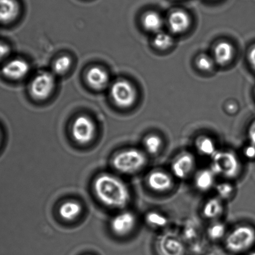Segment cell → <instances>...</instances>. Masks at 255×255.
I'll return each instance as SVG.
<instances>
[{
  "label": "cell",
  "mask_w": 255,
  "mask_h": 255,
  "mask_svg": "<svg viewBox=\"0 0 255 255\" xmlns=\"http://www.w3.org/2000/svg\"><path fill=\"white\" fill-rule=\"evenodd\" d=\"M96 197L103 204L113 209H123L129 203L130 193L125 182L112 174H103L93 185Z\"/></svg>",
  "instance_id": "cell-1"
},
{
  "label": "cell",
  "mask_w": 255,
  "mask_h": 255,
  "mask_svg": "<svg viewBox=\"0 0 255 255\" xmlns=\"http://www.w3.org/2000/svg\"><path fill=\"white\" fill-rule=\"evenodd\" d=\"M210 169L216 175L234 179L241 171V163L235 153L229 150H217L212 157Z\"/></svg>",
  "instance_id": "cell-2"
},
{
  "label": "cell",
  "mask_w": 255,
  "mask_h": 255,
  "mask_svg": "<svg viewBox=\"0 0 255 255\" xmlns=\"http://www.w3.org/2000/svg\"><path fill=\"white\" fill-rule=\"evenodd\" d=\"M147 159L142 151L136 148H128L121 151L115 156L113 165L117 171L131 174L140 171L145 167Z\"/></svg>",
  "instance_id": "cell-3"
},
{
  "label": "cell",
  "mask_w": 255,
  "mask_h": 255,
  "mask_svg": "<svg viewBox=\"0 0 255 255\" xmlns=\"http://www.w3.org/2000/svg\"><path fill=\"white\" fill-rule=\"evenodd\" d=\"M225 247L234 254L243 253L255 244V229L244 225L235 228L225 238Z\"/></svg>",
  "instance_id": "cell-4"
},
{
  "label": "cell",
  "mask_w": 255,
  "mask_h": 255,
  "mask_svg": "<svg viewBox=\"0 0 255 255\" xmlns=\"http://www.w3.org/2000/svg\"><path fill=\"white\" fill-rule=\"evenodd\" d=\"M110 93L114 103L121 108H128L133 106L137 96L133 84L125 79H120L114 83Z\"/></svg>",
  "instance_id": "cell-5"
},
{
  "label": "cell",
  "mask_w": 255,
  "mask_h": 255,
  "mask_svg": "<svg viewBox=\"0 0 255 255\" xmlns=\"http://www.w3.org/2000/svg\"><path fill=\"white\" fill-rule=\"evenodd\" d=\"M96 125L90 118L80 116L74 121L71 128L72 136L75 142L80 145H87L94 139Z\"/></svg>",
  "instance_id": "cell-6"
},
{
  "label": "cell",
  "mask_w": 255,
  "mask_h": 255,
  "mask_svg": "<svg viewBox=\"0 0 255 255\" xmlns=\"http://www.w3.org/2000/svg\"><path fill=\"white\" fill-rule=\"evenodd\" d=\"M55 87L54 76L48 72H43L34 77L30 84L29 91L34 99L43 101L49 98Z\"/></svg>",
  "instance_id": "cell-7"
},
{
  "label": "cell",
  "mask_w": 255,
  "mask_h": 255,
  "mask_svg": "<svg viewBox=\"0 0 255 255\" xmlns=\"http://www.w3.org/2000/svg\"><path fill=\"white\" fill-rule=\"evenodd\" d=\"M157 248L160 255H184L185 252L182 240L172 234H163L158 238Z\"/></svg>",
  "instance_id": "cell-8"
},
{
  "label": "cell",
  "mask_w": 255,
  "mask_h": 255,
  "mask_svg": "<svg viewBox=\"0 0 255 255\" xmlns=\"http://www.w3.org/2000/svg\"><path fill=\"white\" fill-rule=\"evenodd\" d=\"M137 219L134 214L130 212H124L116 215L111 222L113 232L117 236L125 237L134 229Z\"/></svg>",
  "instance_id": "cell-9"
},
{
  "label": "cell",
  "mask_w": 255,
  "mask_h": 255,
  "mask_svg": "<svg viewBox=\"0 0 255 255\" xmlns=\"http://www.w3.org/2000/svg\"><path fill=\"white\" fill-rule=\"evenodd\" d=\"M195 166V160L194 155L189 152H182L172 161V172L177 179L184 180L191 174Z\"/></svg>",
  "instance_id": "cell-10"
},
{
  "label": "cell",
  "mask_w": 255,
  "mask_h": 255,
  "mask_svg": "<svg viewBox=\"0 0 255 255\" xmlns=\"http://www.w3.org/2000/svg\"><path fill=\"white\" fill-rule=\"evenodd\" d=\"M30 68L23 59H13L7 62L1 68V73L6 78L18 81L28 75Z\"/></svg>",
  "instance_id": "cell-11"
},
{
  "label": "cell",
  "mask_w": 255,
  "mask_h": 255,
  "mask_svg": "<svg viewBox=\"0 0 255 255\" xmlns=\"http://www.w3.org/2000/svg\"><path fill=\"white\" fill-rule=\"evenodd\" d=\"M146 182L149 189L156 192H165L174 185L172 177L163 170H157L147 175Z\"/></svg>",
  "instance_id": "cell-12"
},
{
  "label": "cell",
  "mask_w": 255,
  "mask_h": 255,
  "mask_svg": "<svg viewBox=\"0 0 255 255\" xmlns=\"http://www.w3.org/2000/svg\"><path fill=\"white\" fill-rule=\"evenodd\" d=\"M170 30L175 34H181L188 30L191 24L189 14L182 9H175L170 13L167 19Z\"/></svg>",
  "instance_id": "cell-13"
},
{
  "label": "cell",
  "mask_w": 255,
  "mask_h": 255,
  "mask_svg": "<svg viewBox=\"0 0 255 255\" xmlns=\"http://www.w3.org/2000/svg\"><path fill=\"white\" fill-rule=\"evenodd\" d=\"M86 78L89 85L96 90H102L106 88L110 81L107 71L99 66H94L89 69Z\"/></svg>",
  "instance_id": "cell-14"
},
{
  "label": "cell",
  "mask_w": 255,
  "mask_h": 255,
  "mask_svg": "<svg viewBox=\"0 0 255 255\" xmlns=\"http://www.w3.org/2000/svg\"><path fill=\"white\" fill-rule=\"evenodd\" d=\"M19 13L16 0H0V24H8L15 20Z\"/></svg>",
  "instance_id": "cell-15"
},
{
  "label": "cell",
  "mask_w": 255,
  "mask_h": 255,
  "mask_svg": "<svg viewBox=\"0 0 255 255\" xmlns=\"http://www.w3.org/2000/svg\"><path fill=\"white\" fill-rule=\"evenodd\" d=\"M234 48L229 42H219L214 49V60L220 66H225L232 60Z\"/></svg>",
  "instance_id": "cell-16"
},
{
  "label": "cell",
  "mask_w": 255,
  "mask_h": 255,
  "mask_svg": "<svg viewBox=\"0 0 255 255\" xmlns=\"http://www.w3.org/2000/svg\"><path fill=\"white\" fill-rule=\"evenodd\" d=\"M216 175L211 169H202L197 172L194 179L195 187L200 191L207 192L215 185Z\"/></svg>",
  "instance_id": "cell-17"
},
{
  "label": "cell",
  "mask_w": 255,
  "mask_h": 255,
  "mask_svg": "<svg viewBox=\"0 0 255 255\" xmlns=\"http://www.w3.org/2000/svg\"><path fill=\"white\" fill-rule=\"evenodd\" d=\"M224 205L219 197L210 198L205 203L202 209L203 215L209 220L220 217L224 212Z\"/></svg>",
  "instance_id": "cell-18"
},
{
  "label": "cell",
  "mask_w": 255,
  "mask_h": 255,
  "mask_svg": "<svg viewBox=\"0 0 255 255\" xmlns=\"http://www.w3.org/2000/svg\"><path fill=\"white\" fill-rule=\"evenodd\" d=\"M83 211V207L75 201H67L59 207V214L66 221H73L79 217Z\"/></svg>",
  "instance_id": "cell-19"
},
{
  "label": "cell",
  "mask_w": 255,
  "mask_h": 255,
  "mask_svg": "<svg viewBox=\"0 0 255 255\" xmlns=\"http://www.w3.org/2000/svg\"><path fill=\"white\" fill-rule=\"evenodd\" d=\"M142 24L145 30L157 33L163 26V19L157 12L149 11L143 14Z\"/></svg>",
  "instance_id": "cell-20"
},
{
  "label": "cell",
  "mask_w": 255,
  "mask_h": 255,
  "mask_svg": "<svg viewBox=\"0 0 255 255\" xmlns=\"http://www.w3.org/2000/svg\"><path fill=\"white\" fill-rule=\"evenodd\" d=\"M195 147L200 154L212 157L217 152L216 144L211 137L206 135L199 136L195 141Z\"/></svg>",
  "instance_id": "cell-21"
},
{
  "label": "cell",
  "mask_w": 255,
  "mask_h": 255,
  "mask_svg": "<svg viewBox=\"0 0 255 255\" xmlns=\"http://www.w3.org/2000/svg\"><path fill=\"white\" fill-rule=\"evenodd\" d=\"M143 146L146 152L150 155H155L162 149L163 140L159 135L152 133L144 138Z\"/></svg>",
  "instance_id": "cell-22"
},
{
  "label": "cell",
  "mask_w": 255,
  "mask_h": 255,
  "mask_svg": "<svg viewBox=\"0 0 255 255\" xmlns=\"http://www.w3.org/2000/svg\"><path fill=\"white\" fill-rule=\"evenodd\" d=\"M174 44V39L169 34L158 32L153 39V45L159 50H167Z\"/></svg>",
  "instance_id": "cell-23"
},
{
  "label": "cell",
  "mask_w": 255,
  "mask_h": 255,
  "mask_svg": "<svg viewBox=\"0 0 255 255\" xmlns=\"http://www.w3.org/2000/svg\"><path fill=\"white\" fill-rule=\"evenodd\" d=\"M145 221L150 226L156 228L164 227L168 224V219L164 215L155 211L147 213Z\"/></svg>",
  "instance_id": "cell-24"
},
{
  "label": "cell",
  "mask_w": 255,
  "mask_h": 255,
  "mask_svg": "<svg viewBox=\"0 0 255 255\" xmlns=\"http://www.w3.org/2000/svg\"><path fill=\"white\" fill-rule=\"evenodd\" d=\"M71 59L68 56H62L56 59L53 64V69L54 73L58 75H63L70 69Z\"/></svg>",
  "instance_id": "cell-25"
},
{
  "label": "cell",
  "mask_w": 255,
  "mask_h": 255,
  "mask_svg": "<svg viewBox=\"0 0 255 255\" xmlns=\"http://www.w3.org/2000/svg\"><path fill=\"white\" fill-rule=\"evenodd\" d=\"M226 234V226L221 222H215L210 225L207 229V235L212 240L222 239Z\"/></svg>",
  "instance_id": "cell-26"
},
{
  "label": "cell",
  "mask_w": 255,
  "mask_h": 255,
  "mask_svg": "<svg viewBox=\"0 0 255 255\" xmlns=\"http://www.w3.org/2000/svg\"><path fill=\"white\" fill-rule=\"evenodd\" d=\"M215 191L220 199H227L232 196L234 192V187L229 182H221L215 186Z\"/></svg>",
  "instance_id": "cell-27"
},
{
  "label": "cell",
  "mask_w": 255,
  "mask_h": 255,
  "mask_svg": "<svg viewBox=\"0 0 255 255\" xmlns=\"http://www.w3.org/2000/svg\"><path fill=\"white\" fill-rule=\"evenodd\" d=\"M214 60L206 54H200L197 57L195 64L198 68L202 71H210L214 66Z\"/></svg>",
  "instance_id": "cell-28"
},
{
  "label": "cell",
  "mask_w": 255,
  "mask_h": 255,
  "mask_svg": "<svg viewBox=\"0 0 255 255\" xmlns=\"http://www.w3.org/2000/svg\"><path fill=\"white\" fill-rule=\"evenodd\" d=\"M10 47L8 44L0 41V62L4 60L10 53Z\"/></svg>",
  "instance_id": "cell-29"
},
{
  "label": "cell",
  "mask_w": 255,
  "mask_h": 255,
  "mask_svg": "<svg viewBox=\"0 0 255 255\" xmlns=\"http://www.w3.org/2000/svg\"><path fill=\"white\" fill-rule=\"evenodd\" d=\"M245 157L249 159H254L255 158V145L250 144L245 147L244 151Z\"/></svg>",
  "instance_id": "cell-30"
},
{
  "label": "cell",
  "mask_w": 255,
  "mask_h": 255,
  "mask_svg": "<svg viewBox=\"0 0 255 255\" xmlns=\"http://www.w3.org/2000/svg\"><path fill=\"white\" fill-rule=\"evenodd\" d=\"M248 137H249L250 144L255 145V121L250 126L248 130Z\"/></svg>",
  "instance_id": "cell-31"
},
{
  "label": "cell",
  "mask_w": 255,
  "mask_h": 255,
  "mask_svg": "<svg viewBox=\"0 0 255 255\" xmlns=\"http://www.w3.org/2000/svg\"><path fill=\"white\" fill-rule=\"evenodd\" d=\"M248 59H249L250 66L255 70V45L250 48L249 54H248Z\"/></svg>",
  "instance_id": "cell-32"
},
{
  "label": "cell",
  "mask_w": 255,
  "mask_h": 255,
  "mask_svg": "<svg viewBox=\"0 0 255 255\" xmlns=\"http://www.w3.org/2000/svg\"><path fill=\"white\" fill-rule=\"evenodd\" d=\"M247 255H255V251L250 253V254Z\"/></svg>",
  "instance_id": "cell-33"
},
{
  "label": "cell",
  "mask_w": 255,
  "mask_h": 255,
  "mask_svg": "<svg viewBox=\"0 0 255 255\" xmlns=\"http://www.w3.org/2000/svg\"><path fill=\"white\" fill-rule=\"evenodd\" d=\"M1 130H0V142H1Z\"/></svg>",
  "instance_id": "cell-34"
}]
</instances>
